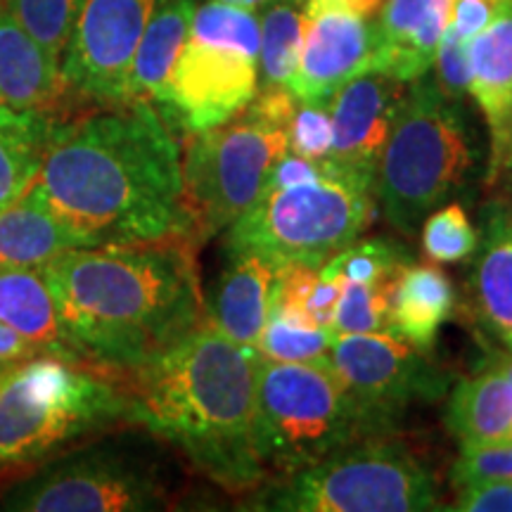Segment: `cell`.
I'll list each match as a JSON object with an SVG mask.
<instances>
[{
  "label": "cell",
  "mask_w": 512,
  "mask_h": 512,
  "mask_svg": "<svg viewBox=\"0 0 512 512\" xmlns=\"http://www.w3.org/2000/svg\"><path fill=\"white\" fill-rule=\"evenodd\" d=\"M181 150L190 240L202 245L226 233L264 192L268 171L287 152V128L245 107L226 124L185 133Z\"/></svg>",
  "instance_id": "cell-10"
},
{
  "label": "cell",
  "mask_w": 512,
  "mask_h": 512,
  "mask_svg": "<svg viewBox=\"0 0 512 512\" xmlns=\"http://www.w3.org/2000/svg\"><path fill=\"white\" fill-rule=\"evenodd\" d=\"M339 278L323 266L275 268L271 285V311L306 328L330 330L339 299ZM268 311V313H271Z\"/></svg>",
  "instance_id": "cell-28"
},
{
  "label": "cell",
  "mask_w": 512,
  "mask_h": 512,
  "mask_svg": "<svg viewBox=\"0 0 512 512\" xmlns=\"http://www.w3.org/2000/svg\"><path fill=\"white\" fill-rule=\"evenodd\" d=\"M259 93V12L204 0L157 110L183 133L221 126Z\"/></svg>",
  "instance_id": "cell-9"
},
{
  "label": "cell",
  "mask_w": 512,
  "mask_h": 512,
  "mask_svg": "<svg viewBox=\"0 0 512 512\" xmlns=\"http://www.w3.org/2000/svg\"><path fill=\"white\" fill-rule=\"evenodd\" d=\"M12 368H15V366H0V384L5 382V377H8V373H10Z\"/></svg>",
  "instance_id": "cell-44"
},
{
  "label": "cell",
  "mask_w": 512,
  "mask_h": 512,
  "mask_svg": "<svg viewBox=\"0 0 512 512\" xmlns=\"http://www.w3.org/2000/svg\"><path fill=\"white\" fill-rule=\"evenodd\" d=\"M330 368L387 432L406 408L439 401L448 387V375L427 351L415 349L392 332L335 335Z\"/></svg>",
  "instance_id": "cell-12"
},
{
  "label": "cell",
  "mask_w": 512,
  "mask_h": 512,
  "mask_svg": "<svg viewBox=\"0 0 512 512\" xmlns=\"http://www.w3.org/2000/svg\"><path fill=\"white\" fill-rule=\"evenodd\" d=\"M5 3L50 53L62 57L86 0H5Z\"/></svg>",
  "instance_id": "cell-33"
},
{
  "label": "cell",
  "mask_w": 512,
  "mask_h": 512,
  "mask_svg": "<svg viewBox=\"0 0 512 512\" xmlns=\"http://www.w3.org/2000/svg\"><path fill=\"white\" fill-rule=\"evenodd\" d=\"M377 174L325 159L313 181L264 188L226 230V249L261 256L273 268H320L361 238L375 219Z\"/></svg>",
  "instance_id": "cell-5"
},
{
  "label": "cell",
  "mask_w": 512,
  "mask_h": 512,
  "mask_svg": "<svg viewBox=\"0 0 512 512\" xmlns=\"http://www.w3.org/2000/svg\"><path fill=\"white\" fill-rule=\"evenodd\" d=\"M38 354H48V351L8 328L5 323H0V366H17V363L29 361Z\"/></svg>",
  "instance_id": "cell-39"
},
{
  "label": "cell",
  "mask_w": 512,
  "mask_h": 512,
  "mask_svg": "<svg viewBox=\"0 0 512 512\" xmlns=\"http://www.w3.org/2000/svg\"><path fill=\"white\" fill-rule=\"evenodd\" d=\"M197 0H157L128 76V102L159 105L188 41Z\"/></svg>",
  "instance_id": "cell-25"
},
{
  "label": "cell",
  "mask_w": 512,
  "mask_h": 512,
  "mask_svg": "<svg viewBox=\"0 0 512 512\" xmlns=\"http://www.w3.org/2000/svg\"><path fill=\"white\" fill-rule=\"evenodd\" d=\"M157 0H86L60 57L64 95L126 105L128 76Z\"/></svg>",
  "instance_id": "cell-13"
},
{
  "label": "cell",
  "mask_w": 512,
  "mask_h": 512,
  "mask_svg": "<svg viewBox=\"0 0 512 512\" xmlns=\"http://www.w3.org/2000/svg\"><path fill=\"white\" fill-rule=\"evenodd\" d=\"M396 278V275H394ZM394 278L382 283L361 285L339 280V299L332 316V335H361V332H387L389 292Z\"/></svg>",
  "instance_id": "cell-31"
},
{
  "label": "cell",
  "mask_w": 512,
  "mask_h": 512,
  "mask_svg": "<svg viewBox=\"0 0 512 512\" xmlns=\"http://www.w3.org/2000/svg\"><path fill=\"white\" fill-rule=\"evenodd\" d=\"M0 323L31 339L48 354L79 361L64 332L43 268L0 266Z\"/></svg>",
  "instance_id": "cell-23"
},
{
  "label": "cell",
  "mask_w": 512,
  "mask_h": 512,
  "mask_svg": "<svg viewBox=\"0 0 512 512\" xmlns=\"http://www.w3.org/2000/svg\"><path fill=\"white\" fill-rule=\"evenodd\" d=\"M477 252L472 271L475 313L482 328L512 351V219L496 200L486 211Z\"/></svg>",
  "instance_id": "cell-21"
},
{
  "label": "cell",
  "mask_w": 512,
  "mask_h": 512,
  "mask_svg": "<svg viewBox=\"0 0 512 512\" xmlns=\"http://www.w3.org/2000/svg\"><path fill=\"white\" fill-rule=\"evenodd\" d=\"M491 361H494L496 366L508 375V380L512 384V351L505 349V351H498V354H491Z\"/></svg>",
  "instance_id": "cell-42"
},
{
  "label": "cell",
  "mask_w": 512,
  "mask_h": 512,
  "mask_svg": "<svg viewBox=\"0 0 512 512\" xmlns=\"http://www.w3.org/2000/svg\"><path fill=\"white\" fill-rule=\"evenodd\" d=\"M456 313V287L432 264H406L389 292L387 332L432 354L446 320Z\"/></svg>",
  "instance_id": "cell-20"
},
{
  "label": "cell",
  "mask_w": 512,
  "mask_h": 512,
  "mask_svg": "<svg viewBox=\"0 0 512 512\" xmlns=\"http://www.w3.org/2000/svg\"><path fill=\"white\" fill-rule=\"evenodd\" d=\"M470 95L489 124L494 176L512 159V0L470 41Z\"/></svg>",
  "instance_id": "cell-17"
},
{
  "label": "cell",
  "mask_w": 512,
  "mask_h": 512,
  "mask_svg": "<svg viewBox=\"0 0 512 512\" xmlns=\"http://www.w3.org/2000/svg\"><path fill=\"white\" fill-rule=\"evenodd\" d=\"M434 67H437V86L448 98L460 100L470 93V43H465L451 24H448L444 36H441L437 55H434Z\"/></svg>",
  "instance_id": "cell-36"
},
{
  "label": "cell",
  "mask_w": 512,
  "mask_h": 512,
  "mask_svg": "<svg viewBox=\"0 0 512 512\" xmlns=\"http://www.w3.org/2000/svg\"><path fill=\"white\" fill-rule=\"evenodd\" d=\"M463 102L448 98L430 72L408 83L377 164V200L401 235L418 233L425 216L463 188L472 145Z\"/></svg>",
  "instance_id": "cell-6"
},
{
  "label": "cell",
  "mask_w": 512,
  "mask_h": 512,
  "mask_svg": "<svg viewBox=\"0 0 512 512\" xmlns=\"http://www.w3.org/2000/svg\"><path fill=\"white\" fill-rule=\"evenodd\" d=\"M375 22L311 0L302 57L290 91L328 102L344 83L373 69Z\"/></svg>",
  "instance_id": "cell-14"
},
{
  "label": "cell",
  "mask_w": 512,
  "mask_h": 512,
  "mask_svg": "<svg viewBox=\"0 0 512 512\" xmlns=\"http://www.w3.org/2000/svg\"><path fill=\"white\" fill-rule=\"evenodd\" d=\"M311 0H271L259 8V91H290L302 57Z\"/></svg>",
  "instance_id": "cell-27"
},
{
  "label": "cell",
  "mask_w": 512,
  "mask_h": 512,
  "mask_svg": "<svg viewBox=\"0 0 512 512\" xmlns=\"http://www.w3.org/2000/svg\"><path fill=\"white\" fill-rule=\"evenodd\" d=\"M446 427L460 446H482L512 439V384L489 366L456 384L446 406Z\"/></svg>",
  "instance_id": "cell-24"
},
{
  "label": "cell",
  "mask_w": 512,
  "mask_h": 512,
  "mask_svg": "<svg viewBox=\"0 0 512 512\" xmlns=\"http://www.w3.org/2000/svg\"><path fill=\"white\" fill-rule=\"evenodd\" d=\"M62 98L60 57L50 53L0 0V105L57 110Z\"/></svg>",
  "instance_id": "cell-19"
},
{
  "label": "cell",
  "mask_w": 512,
  "mask_h": 512,
  "mask_svg": "<svg viewBox=\"0 0 512 512\" xmlns=\"http://www.w3.org/2000/svg\"><path fill=\"white\" fill-rule=\"evenodd\" d=\"M375 434L387 430L330 366L256 358L254 448L268 477L292 475Z\"/></svg>",
  "instance_id": "cell-7"
},
{
  "label": "cell",
  "mask_w": 512,
  "mask_h": 512,
  "mask_svg": "<svg viewBox=\"0 0 512 512\" xmlns=\"http://www.w3.org/2000/svg\"><path fill=\"white\" fill-rule=\"evenodd\" d=\"M62 121L57 110L0 105V209L15 202L36 181Z\"/></svg>",
  "instance_id": "cell-26"
},
{
  "label": "cell",
  "mask_w": 512,
  "mask_h": 512,
  "mask_svg": "<svg viewBox=\"0 0 512 512\" xmlns=\"http://www.w3.org/2000/svg\"><path fill=\"white\" fill-rule=\"evenodd\" d=\"M273 275L275 268L261 256L226 249V264L209 299L204 297L209 323L242 349H259L261 332L271 311Z\"/></svg>",
  "instance_id": "cell-18"
},
{
  "label": "cell",
  "mask_w": 512,
  "mask_h": 512,
  "mask_svg": "<svg viewBox=\"0 0 512 512\" xmlns=\"http://www.w3.org/2000/svg\"><path fill=\"white\" fill-rule=\"evenodd\" d=\"M512 479V439L496 444L463 446L451 467V484L460 486L484 482H508Z\"/></svg>",
  "instance_id": "cell-35"
},
{
  "label": "cell",
  "mask_w": 512,
  "mask_h": 512,
  "mask_svg": "<svg viewBox=\"0 0 512 512\" xmlns=\"http://www.w3.org/2000/svg\"><path fill=\"white\" fill-rule=\"evenodd\" d=\"M256 510L283 512H415L437 510L434 472L399 439H361L283 482L268 486Z\"/></svg>",
  "instance_id": "cell-8"
},
{
  "label": "cell",
  "mask_w": 512,
  "mask_h": 512,
  "mask_svg": "<svg viewBox=\"0 0 512 512\" xmlns=\"http://www.w3.org/2000/svg\"><path fill=\"white\" fill-rule=\"evenodd\" d=\"M76 247L91 245L48 207L34 183L0 209V266L41 268Z\"/></svg>",
  "instance_id": "cell-22"
},
{
  "label": "cell",
  "mask_w": 512,
  "mask_h": 512,
  "mask_svg": "<svg viewBox=\"0 0 512 512\" xmlns=\"http://www.w3.org/2000/svg\"><path fill=\"white\" fill-rule=\"evenodd\" d=\"M183 150L152 102L64 119L36 190L88 245L188 238Z\"/></svg>",
  "instance_id": "cell-1"
},
{
  "label": "cell",
  "mask_w": 512,
  "mask_h": 512,
  "mask_svg": "<svg viewBox=\"0 0 512 512\" xmlns=\"http://www.w3.org/2000/svg\"><path fill=\"white\" fill-rule=\"evenodd\" d=\"M195 247L188 238L76 247L41 266L79 361L136 368L204 323Z\"/></svg>",
  "instance_id": "cell-2"
},
{
  "label": "cell",
  "mask_w": 512,
  "mask_h": 512,
  "mask_svg": "<svg viewBox=\"0 0 512 512\" xmlns=\"http://www.w3.org/2000/svg\"><path fill=\"white\" fill-rule=\"evenodd\" d=\"M117 422H128L126 396L105 370L38 354L0 384V467L41 465Z\"/></svg>",
  "instance_id": "cell-4"
},
{
  "label": "cell",
  "mask_w": 512,
  "mask_h": 512,
  "mask_svg": "<svg viewBox=\"0 0 512 512\" xmlns=\"http://www.w3.org/2000/svg\"><path fill=\"white\" fill-rule=\"evenodd\" d=\"M171 484L157 463L112 446L57 456L0 496L10 512H145L171 505Z\"/></svg>",
  "instance_id": "cell-11"
},
{
  "label": "cell",
  "mask_w": 512,
  "mask_h": 512,
  "mask_svg": "<svg viewBox=\"0 0 512 512\" xmlns=\"http://www.w3.org/2000/svg\"><path fill=\"white\" fill-rule=\"evenodd\" d=\"M448 510L460 512H512V479L460 486L456 503Z\"/></svg>",
  "instance_id": "cell-37"
},
{
  "label": "cell",
  "mask_w": 512,
  "mask_h": 512,
  "mask_svg": "<svg viewBox=\"0 0 512 512\" xmlns=\"http://www.w3.org/2000/svg\"><path fill=\"white\" fill-rule=\"evenodd\" d=\"M508 0H453L451 27L456 34L470 43L479 31H484L494 22V17L503 10Z\"/></svg>",
  "instance_id": "cell-38"
},
{
  "label": "cell",
  "mask_w": 512,
  "mask_h": 512,
  "mask_svg": "<svg viewBox=\"0 0 512 512\" xmlns=\"http://www.w3.org/2000/svg\"><path fill=\"white\" fill-rule=\"evenodd\" d=\"M453 0H384L375 19L373 69L411 83L432 69Z\"/></svg>",
  "instance_id": "cell-16"
},
{
  "label": "cell",
  "mask_w": 512,
  "mask_h": 512,
  "mask_svg": "<svg viewBox=\"0 0 512 512\" xmlns=\"http://www.w3.org/2000/svg\"><path fill=\"white\" fill-rule=\"evenodd\" d=\"M406 264H411V254L399 242L366 240L351 242L349 247L325 261L323 268L337 275L342 283L373 285L394 278Z\"/></svg>",
  "instance_id": "cell-30"
},
{
  "label": "cell",
  "mask_w": 512,
  "mask_h": 512,
  "mask_svg": "<svg viewBox=\"0 0 512 512\" xmlns=\"http://www.w3.org/2000/svg\"><path fill=\"white\" fill-rule=\"evenodd\" d=\"M330 330L306 328V325L287 320L280 313H268L259 339V356L268 361L280 363H316V366H330Z\"/></svg>",
  "instance_id": "cell-29"
},
{
  "label": "cell",
  "mask_w": 512,
  "mask_h": 512,
  "mask_svg": "<svg viewBox=\"0 0 512 512\" xmlns=\"http://www.w3.org/2000/svg\"><path fill=\"white\" fill-rule=\"evenodd\" d=\"M408 83L380 72H366L344 83L330 98V162L344 169L377 174Z\"/></svg>",
  "instance_id": "cell-15"
},
{
  "label": "cell",
  "mask_w": 512,
  "mask_h": 512,
  "mask_svg": "<svg viewBox=\"0 0 512 512\" xmlns=\"http://www.w3.org/2000/svg\"><path fill=\"white\" fill-rule=\"evenodd\" d=\"M316 3L330 5V8H339V10H347L354 12L358 17H373L384 0H316Z\"/></svg>",
  "instance_id": "cell-41"
},
{
  "label": "cell",
  "mask_w": 512,
  "mask_h": 512,
  "mask_svg": "<svg viewBox=\"0 0 512 512\" xmlns=\"http://www.w3.org/2000/svg\"><path fill=\"white\" fill-rule=\"evenodd\" d=\"M486 185L496 190L494 200L508 211V216L512 219V159L503 169H498L494 176H486Z\"/></svg>",
  "instance_id": "cell-40"
},
{
  "label": "cell",
  "mask_w": 512,
  "mask_h": 512,
  "mask_svg": "<svg viewBox=\"0 0 512 512\" xmlns=\"http://www.w3.org/2000/svg\"><path fill=\"white\" fill-rule=\"evenodd\" d=\"M197 3H204V0H197ZM216 3L238 5V8H247V10H259L264 8L266 3H271V0H216Z\"/></svg>",
  "instance_id": "cell-43"
},
{
  "label": "cell",
  "mask_w": 512,
  "mask_h": 512,
  "mask_svg": "<svg viewBox=\"0 0 512 512\" xmlns=\"http://www.w3.org/2000/svg\"><path fill=\"white\" fill-rule=\"evenodd\" d=\"M287 150L311 162H323L330 157V100H297L290 124H287Z\"/></svg>",
  "instance_id": "cell-34"
},
{
  "label": "cell",
  "mask_w": 512,
  "mask_h": 512,
  "mask_svg": "<svg viewBox=\"0 0 512 512\" xmlns=\"http://www.w3.org/2000/svg\"><path fill=\"white\" fill-rule=\"evenodd\" d=\"M256 358L204 318L162 354L107 375L126 396L131 425L174 444L214 484L247 494L268 482L254 448Z\"/></svg>",
  "instance_id": "cell-3"
},
{
  "label": "cell",
  "mask_w": 512,
  "mask_h": 512,
  "mask_svg": "<svg viewBox=\"0 0 512 512\" xmlns=\"http://www.w3.org/2000/svg\"><path fill=\"white\" fill-rule=\"evenodd\" d=\"M479 230L460 204L437 207L422 221V252L432 264H458L477 254Z\"/></svg>",
  "instance_id": "cell-32"
}]
</instances>
